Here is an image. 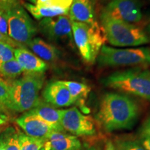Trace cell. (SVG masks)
Returning a JSON list of instances; mask_svg holds the SVG:
<instances>
[{
	"instance_id": "obj_1",
	"label": "cell",
	"mask_w": 150,
	"mask_h": 150,
	"mask_svg": "<svg viewBox=\"0 0 150 150\" xmlns=\"http://www.w3.org/2000/svg\"><path fill=\"white\" fill-rule=\"evenodd\" d=\"M139 111V106L132 98L123 94L109 93L103 97L96 119L108 132L130 129L138 120Z\"/></svg>"
},
{
	"instance_id": "obj_2",
	"label": "cell",
	"mask_w": 150,
	"mask_h": 150,
	"mask_svg": "<svg viewBox=\"0 0 150 150\" xmlns=\"http://www.w3.org/2000/svg\"><path fill=\"white\" fill-rule=\"evenodd\" d=\"M45 81L43 73L25 72L20 79L9 83L6 107L14 111H29L40 102L39 93Z\"/></svg>"
},
{
	"instance_id": "obj_3",
	"label": "cell",
	"mask_w": 150,
	"mask_h": 150,
	"mask_svg": "<svg viewBox=\"0 0 150 150\" xmlns=\"http://www.w3.org/2000/svg\"><path fill=\"white\" fill-rule=\"evenodd\" d=\"M110 88L150 101V71L137 67L112 73L102 80Z\"/></svg>"
},
{
	"instance_id": "obj_4",
	"label": "cell",
	"mask_w": 150,
	"mask_h": 150,
	"mask_svg": "<svg viewBox=\"0 0 150 150\" xmlns=\"http://www.w3.org/2000/svg\"><path fill=\"white\" fill-rule=\"evenodd\" d=\"M1 11L8 23V36L21 47L27 46L37 32L33 22L19 0H7Z\"/></svg>"
},
{
	"instance_id": "obj_5",
	"label": "cell",
	"mask_w": 150,
	"mask_h": 150,
	"mask_svg": "<svg viewBox=\"0 0 150 150\" xmlns=\"http://www.w3.org/2000/svg\"><path fill=\"white\" fill-rule=\"evenodd\" d=\"M105 38L117 47H137L149 42L150 39L141 28L134 24L108 18H101Z\"/></svg>"
},
{
	"instance_id": "obj_6",
	"label": "cell",
	"mask_w": 150,
	"mask_h": 150,
	"mask_svg": "<svg viewBox=\"0 0 150 150\" xmlns=\"http://www.w3.org/2000/svg\"><path fill=\"white\" fill-rule=\"evenodd\" d=\"M74 42L85 62L93 63L106 41L102 27L71 21Z\"/></svg>"
},
{
	"instance_id": "obj_7",
	"label": "cell",
	"mask_w": 150,
	"mask_h": 150,
	"mask_svg": "<svg viewBox=\"0 0 150 150\" xmlns=\"http://www.w3.org/2000/svg\"><path fill=\"white\" fill-rule=\"evenodd\" d=\"M102 66L125 67L150 65V48L117 49L104 45L97 58Z\"/></svg>"
},
{
	"instance_id": "obj_8",
	"label": "cell",
	"mask_w": 150,
	"mask_h": 150,
	"mask_svg": "<svg viewBox=\"0 0 150 150\" xmlns=\"http://www.w3.org/2000/svg\"><path fill=\"white\" fill-rule=\"evenodd\" d=\"M101 18L137 23L142 18L141 6L138 0H111L102 10Z\"/></svg>"
},
{
	"instance_id": "obj_9",
	"label": "cell",
	"mask_w": 150,
	"mask_h": 150,
	"mask_svg": "<svg viewBox=\"0 0 150 150\" xmlns=\"http://www.w3.org/2000/svg\"><path fill=\"white\" fill-rule=\"evenodd\" d=\"M38 27L41 33L50 40L70 44L74 42L72 23L67 14L42 19Z\"/></svg>"
},
{
	"instance_id": "obj_10",
	"label": "cell",
	"mask_w": 150,
	"mask_h": 150,
	"mask_svg": "<svg viewBox=\"0 0 150 150\" xmlns=\"http://www.w3.org/2000/svg\"><path fill=\"white\" fill-rule=\"evenodd\" d=\"M61 125L63 130L76 137L93 136L96 134L93 118L83 115L76 107L63 110Z\"/></svg>"
},
{
	"instance_id": "obj_11",
	"label": "cell",
	"mask_w": 150,
	"mask_h": 150,
	"mask_svg": "<svg viewBox=\"0 0 150 150\" xmlns=\"http://www.w3.org/2000/svg\"><path fill=\"white\" fill-rule=\"evenodd\" d=\"M17 124L27 136L47 140L54 130L47 123L31 112L27 111L16 120Z\"/></svg>"
},
{
	"instance_id": "obj_12",
	"label": "cell",
	"mask_w": 150,
	"mask_h": 150,
	"mask_svg": "<svg viewBox=\"0 0 150 150\" xmlns=\"http://www.w3.org/2000/svg\"><path fill=\"white\" fill-rule=\"evenodd\" d=\"M45 102L54 107H67L76 103L62 81L51 82L42 92Z\"/></svg>"
},
{
	"instance_id": "obj_13",
	"label": "cell",
	"mask_w": 150,
	"mask_h": 150,
	"mask_svg": "<svg viewBox=\"0 0 150 150\" xmlns=\"http://www.w3.org/2000/svg\"><path fill=\"white\" fill-rule=\"evenodd\" d=\"M14 56L25 72L43 73L47 69L45 62L24 47L15 49Z\"/></svg>"
},
{
	"instance_id": "obj_14",
	"label": "cell",
	"mask_w": 150,
	"mask_h": 150,
	"mask_svg": "<svg viewBox=\"0 0 150 150\" xmlns=\"http://www.w3.org/2000/svg\"><path fill=\"white\" fill-rule=\"evenodd\" d=\"M71 21L83 22L91 25L98 24L95 18V13L91 0H72L69 10Z\"/></svg>"
},
{
	"instance_id": "obj_15",
	"label": "cell",
	"mask_w": 150,
	"mask_h": 150,
	"mask_svg": "<svg viewBox=\"0 0 150 150\" xmlns=\"http://www.w3.org/2000/svg\"><path fill=\"white\" fill-rule=\"evenodd\" d=\"M29 111L38 116L42 120L50 125L55 131H65L61 125L63 110L57 109L50 104L40 100L38 104Z\"/></svg>"
},
{
	"instance_id": "obj_16",
	"label": "cell",
	"mask_w": 150,
	"mask_h": 150,
	"mask_svg": "<svg viewBox=\"0 0 150 150\" xmlns=\"http://www.w3.org/2000/svg\"><path fill=\"white\" fill-rule=\"evenodd\" d=\"M50 150H81L77 137L60 131H52L47 138Z\"/></svg>"
},
{
	"instance_id": "obj_17",
	"label": "cell",
	"mask_w": 150,
	"mask_h": 150,
	"mask_svg": "<svg viewBox=\"0 0 150 150\" xmlns=\"http://www.w3.org/2000/svg\"><path fill=\"white\" fill-rule=\"evenodd\" d=\"M27 47L35 55L46 61H56L60 56V52L55 47L38 38H33Z\"/></svg>"
},
{
	"instance_id": "obj_18",
	"label": "cell",
	"mask_w": 150,
	"mask_h": 150,
	"mask_svg": "<svg viewBox=\"0 0 150 150\" xmlns=\"http://www.w3.org/2000/svg\"><path fill=\"white\" fill-rule=\"evenodd\" d=\"M24 5L26 9L37 20L63 16L67 15L69 12V10L59 7L37 6L28 3L24 4Z\"/></svg>"
},
{
	"instance_id": "obj_19",
	"label": "cell",
	"mask_w": 150,
	"mask_h": 150,
	"mask_svg": "<svg viewBox=\"0 0 150 150\" xmlns=\"http://www.w3.org/2000/svg\"><path fill=\"white\" fill-rule=\"evenodd\" d=\"M62 82L70 91L76 102L86 99L91 92V88L85 83L72 81H62Z\"/></svg>"
},
{
	"instance_id": "obj_20",
	"label": "cell",
	"mask_w": 150,
	"mask_h": 150,
	"mask_svg": "<svg viewBox=\"0 0 150 150\" xmlns=\"http://www.w3.org/2000/svg\"><path fill=\"white\" fill-rule=\"evenodd\" d=\"M23 72V69L16 59L5 62L0 66V76L8 79H16Z\"/></svg>"
},
{
	"instance_id": "obj_21",
	"label": "cell",
	"mask_w": 150,
	"mask_h": 150,
	"mask_svg": "<svg viewBox=\"0 0 150 150\" xmlns=\"http://www.w3.org/2000/svg\"><path fill=\"white\" fill-rule=\"evenodd\" d=\"M47 140L33 138L26 134H19L20 150H40L45 147Z\"/></svg>"
},
{
	"instance_id": "obj_22",
	"label": "cell",
	"mask_w": 150,
	"mask_h": 150,
	"mask_svg": "<svg viewBox=\"0 0 150 150\" xmlns=\"http://www.w3.org/2000/svg\"><path fill=\"white\" fill-rule=\"evenodd\" d=\"M113 145L115 150H146L138 140L132 139L116 140Z\"/></svg>"
},
{
	"instance_id": "obj_23",
	"label": "cell",
	"mask_w": 150,
	"mask_h": 150,
	"mask_svg": "<svg viewBox=\"0 0 150 150\" xmlns=\"http://www.w3.org/2000/svg\"><path fill=\"white\" fill-rule=\"evenodd\" d=\"M6 150H20L19 142V134L11 130L1 137Z\"/></svg>"
},
{
	"instance_id": "obj_24",
	"label": "cell",
	"mask_w": 150,
	"mask_h": 150,
	"mask_svg": "<svg viewBox=\"0 0 150 150\" xmlns=\"http://www.w3.org/2000/svg\"><path fill=\"white\" fill-rule=\"evenodd\" d=\"M72 4V0H36L35 6H37L59 7L70 10Z\"/></svg>"
},
{
	"instance_id": "obj_25",
	"label": "cell",
	"mask_w": 150,
	"mask_h": 150,
	"mask_svg": "<svg viewBox=\"0 0 150 150\" xmlns=\"http://www.w3.org/2000/svg\"><path fill=\"white\" fill-rule=\"evenodd\" d=\"M13 47L0 40V66L5 62L15 59Z\"/></svg>"
},
{
	"instance_id": "obj_26",
	"label": "cell",
	"mask_w": 150,
	"mask_h": 150,
	"mask_svg": "<svg viewBox=\"0 0 150 150\" xmlns=\"http://www.w3.org/2000/svg\"><path fill=\"white\" fill-rule=\"evenodd\" d=\"M9 83L0 77V106H6L8 102Z\"/></svg>"
},
{
	"instance_id": "obj_27",
	"label": "cell",
	"mask_w": 150,
	"mask_h": 150,
	"mask_svg": "<svg viewBox=\"0 0 150 150\" xmlns=\"http://www.w3.org/2000/svg\"><path fill=\"white\" fill-rule=\"evenodd\" d=\"M0 33L6 37L8 36V23L6 18L2 11H0ZM10 38V37H9Z\"/></svg>"
},
{
	"instance_id": "obj_28",
	"label": "cell",
	"mask_w": 150,
	"mask_h": 150,
	"mask_svg": "<svg viewBox=\"0 0 150 150\" xmlns=\"http://www.w3.org/2000/svg\"><path fill=\"white\" fill-rule=\"evenodd\" d=\"M140 136H149L150 137V115L142 124L139 132Z\"/></svg>"
},
{
	"instance_id": "obj_29",
	"label": "cell",
	"mask_w": 150,
	"mask_h": 150,
	"mask_svg": "<svg viewBox=\"0 0 150 150\" xmlns=\"http://www.w3.org/2000/svg\"><path fill=\"white\" fill-rule=\"evenodd\" d=\"M138 142L146 150H150L149 136H140V140H138Z\"/></svg>"
},
{
	"instance_id": "obj_30",
	"label": "cell",
	"mask_w": 150,
	"mask_h": 150,
	"mask_svg": "<svg viewBox=\"0 0 150 150\" xmlns=\"http://www.w3.org/2000/svg\"><path fill=\"white\" fill-rule=\"evenodd\" d=\"M0 40L3 41V42H4L6 43H8V44L10 45L13 47H17V48L21 47L19 45L18 43L13 40L11 38L5 36V35L1 34V33H0Z\"/></svg>"
},
{
	"instance_id": "obj_31",
	"label": "cell",
	"mask_w": 150,
	"mask_h": 150,
	"mask_svg": "<svg viewBox=\"0 0 150 150\" xmlns=\"http://www.w3.org/2000/svg\"><path fill=\"white\" fill-rule=\"evenodd\" d=\"M104 150H115L113 143L111 141H108L105 145Z\"/></svg>"
},
{
	"instance_id": "obj_32",
	"label": "cell",
	"mask_w": 150,
	"mask_h": 150,
	"mask_svg": "<svg viewBox=\"0 0 150 150\" xmlns=\"http://www.w3.org/2000/svg\"><path fill=\"white\" fill-rule=\"evenodd\" d=\"M83 150H102L100 147H96V146H91V147L85 148Z\"/></svg>"
},
{
	"instance_id": "obj_33",
	"label": "cell",
	"mask_w": 150,
	"mask_h": 150,
	"mask_svg": "<svg viewBox=\"0 0 150 150\" xmlns=\"http://www.w3.org/2000/svg\"><path fill=\"white\" fill-rule=\"evenodd\" d=\"M0 150H6L1 138H0Z\"/></svg>"
},
{
	"instance_id": "obj_34",
	"label": "cell",
	"mask_w": 150,
	"mask_h": 150,
	"mask_svg": "<svg viewBox=\"0 0 150 150\" xmlns=\"http://www.w3.org/2000/svg\"><path fill=\"white\" fill-rule=\"evenodd\" d=\"M40 150H50V145H49L48 141H47L45 145V147H42V149H40Z\"/></svg>"
},
{
	"instance_id": "obj_35",
	"label": "cell",
	"mask_w": 150,
	"mask_h": 150,
	"mask_svg": "<svg viewBox=\"0 0 150 150\" xmlns=\"http://www.w3.org/2000/svg\"><path fill=\"white\" fill-rule=\"evenodd\" d=\"M1 6H2V0H0V11H1Z\"/></svg>"
},
{
	"instance_id": "obj_36",
	"label": "cell",
	"mask_w": 150,
	"mask_h": 150,
	"mask_svg": "<svg viewBox=\"0 0 150 150\" xmlns=\"http://www.w3.org/2000/svg\"><path fill=\"white\" fill-rule=\"evenodd\" d=\"M147 31H148V32H149V33L150 34V24H149V25H148V27H147Z\"/></svg>"
},
{
	"instance_id": "obj_37",
	"label": "cell",
	"mask_w": 150,
	"mask_h": 150,
	"mask_svg": "<svg viewBox=\"0 0 150 150\" xmlns=\"http://www.w3.org/2000/svg\"><path fill=\"white\" fill-rule=\"evenodd\" d=\"M29 1H30L32 3H35V1H36V0H29Z\"/></svg>"
},
{
	"instance_id": "obj_38",
	"label": "cell",
	"mask_w": 150,
	"mask_h": 150,
	"mask_svg": "<svg viewBox=\"0 0 150 150\" xmlns=\"http://www.w3.org/2000/svg\"><path fill=\"white\" fill-rule=\"evenodd\" d=\"M149 1H150V0H149Z\"/></svg>"
}]
</instances>
